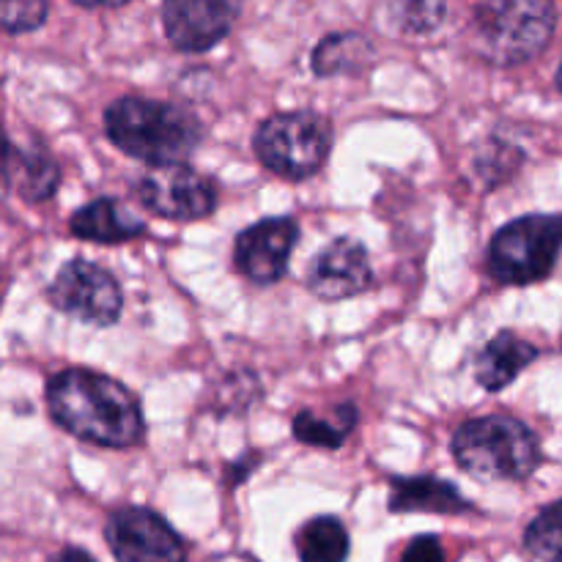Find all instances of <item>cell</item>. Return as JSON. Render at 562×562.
Listing matches in <instances>:
<instances>
[{
  "label": "cell",
  "mask_w": 562,
  "mask_h": 562,
  "mask_svg": "<svg viewBox=\"0 0 562 562\" xmlns=\"http://www.w3.org/2000/svg\"><path fill=\"white\" fill-rule=\"evenodd\" d=\"M44 401L55 426L80 442L124 450L143 442L140 398L119 379L88 368H64L44 387Z\"/></svg>",
  "instance_id": "1"
},
{
  "label": "cell",
  "mask_w": 562,
  "mask_h": 562,
  "mask_svg": "<svg viewBox=\"0 0 562 562\" xmlns=\"http://www.w3.org/2000/svg\"><path fill=\"white\" fill-rule=\"evenodd\" d=\"M104 135L126 157L159 165L184 162L203 140L198 115L179 104L146 97H121L104 110Z\"/></svg>",
  "instance_id": "2"
},
{
  "label": "cell",
  "mask_w": 562,
  "mask_h": 562,
  "mask_svg": "<svg viewBox=\"0 0 562 562\" xmlns=\"http://www.w3.org/2000/svg\"><path fill=\"white\" fill-rule=\"evenodd\" d=\"M450 453L461 472L481 483H521L541 467V439L508 415L472 417L456 428Z\"/></svg>",
  "instance_id": "3"
},
{
  "label": "cell",
  "mask_w": 562,
  "mask_h": 562,
  "mask_svg": "<svg viewBox=\"0 0 562 562\" xmlns=\"http://www.w3.org/2000/svg\"><path fill=\"white\" fill-rule=\"evenodd\" d=\"M472 44L494 66H521L547 49L558 9L543 0H492L472 11Z\"/></svg>",
  "instance_id": "4"
},
{
  "label": "cell",
  "mask_w": 562,
  "mask_h": 562,
  "mask_svg": "<svg viewBox=\"0 0 562 562\" xmlns=\"http://www.w3.org/2000/svg\"><path fill=\"white\" fill-rule=\"evenodd\" d=\"M560 252L562 214H525L492 236L486 269L499 285H536L554 272Z\"/></svg>",
  "instance_id": "5"
},
{
  "label": "cell",
  "mask_w": 562,
  "mask_h": 562,
  "mask_svg": "<svg viewBox=\"0 0 562 562\" xmlns=\"http://www.w3.org/2000/svg\"><path fill=\"white\" fill-rule=\"evenodd\" d=\"M333 148V124L316 110L274 113L252 135L258 162L274 176L302 181L324 168Z\"/></svg>",
  "instance_id": "6"
},
{
  "label": "cell",
  "mask_w": 562,
  "mask_h": 562,
  "mask_svg": "<svg viewBox=\"0 0 562 562\" xmlns=\"http://www.w3.org/2000/svg\"><path fill=\"white\" fill-rule=\"evenodd\" d=\"M44 296L58 313L99 329L113 327L124 311V291L115 274L80 256L58 269Z\"/></svg>",
  "instance_id": "7"
},
{
  "label": "cell",
  "mask_w": 562,
  "mask_h": 562,
  "mask_svg": "<svg viewBox=\"0 0 562 562\" xmlns=\"http://www.w3.org/2000/svg\"><path fill=\"white\" fill-rule=\"evenodd\" d=\"M135 198L143 209L162 220L195 223L212 217L217 209V187L209 176L187 162L148 168L135 181Z\"/></svg>",
  "instance_id": "8"
},
{
  "label": "cell",
  "mask_w": 562,
  "mask_h": 562,
  "mask_svg": "<svg viewBox=\"0 0 562 562\" xmlns=\"http://www.w3.org/2000/svg\"><path fill=\"white\" fill-rule=\"evenodd\" d=\"M104 541L115 562H187V543L157 510L124 505L110 514Z\"/></svg>",
  "instance_id": "9"
},
{
  "label": "cell",
  "mask_w": 562,
  "mask_h": 562,
  "mask_svg": "<svg viewBox=\"0 0 562 562\" xmlns=\"http://www.w3.org/2000/svg\"><path fill=\"white\" fill-rule=\"evenodd\" d=\"M300 241L294 217H267L239 231L234 241V267L256 285H272L289 272L291 252Z\"/></svg>",
  "instance_id": "10"
},
{
  "label": "cell",
  "mask_w": 562,
  "mask_h": 562,
  "mask_svg": "<svg viewBox=\"0 0 562 562\" xmlns=\"http://www.w3.org/2000/svg\"><path fill=\"white\" fill-rule=\"evenodd\" d=\"M376 283L368 247L351 236H338L311 261L305 285L324 302H340L362 294Z\"/></svg>",
  "instance_id": "11"
},
{
  "label": "cell",
  "mask_w": 562,
  "mask_h": 562,
  "mask_svg": "<svg viewBox=\"0 0 562 562\" xmlns=\"http://www.w3.org/2000/svg\"><path fill=\"white\" fill-rule=\"evenodd\" d=\"M241 5L225 0H168L162 27L179 53H209L231 33Z\"/></svg>",
  "instance_id": "12"
},
{
  "label": "cell",
  "mask_w": 562,
  "mask_h": 562,
  "mask_svg": "<svg viewBox=\"0 0 562 562\" xmlns=\"http://www.w3.org/2000/svg\"><path fill=\"white\" fill-rule=\"evenodd\" d=\"M5 192L16 190L25 203H42L58 192L60 165L44 146L16 148L14 140L5 143L3 165Z\"/></svg>",
  "instance_id": "13"
},
{
  "label": "cell",
  "mask_w": 562,
  "mask_h": 562,
  "mask_svg": "<svg viewBox=\"0 0 562 562\" xmlns=\"http://www.w3.org/2000/svg\"><path fill=\"white\" fill-rule=\"evenodd\" d=\"M390 514H470L472 503L450 481L434 475H398L390 481Z\"/></svg>",
  "instance_id": "14"
},
{
  "label": "cell",
  "mask_w": 562,
  "mask_h": 562,
  "mask_svg": "<svg viewBox=\"0 0 562 562\" xmlns=\"http://www.w3.org/2000/svg\"><path fill=\"white\" fill-rule=\"evenodd\" d=\"M538 346L519 338L514 329H499L492 340L481 349L475 360V382L486 393H499L519 379L525 368L538 360Z\"/></svg>",
  "instance_id": "15"
},
{
  "label": "cell",
  "mask_w": 562,
  "mask_h": 562,
  "mask_svg": "<svg viewBox=\"0 0 562 562\" xmlns=\"http://www.w3.org/2000/svg\"><path fill=\"white\" fill-rule=\"evenodd\" d=\"M69 231L77 239L93 241V245H124L146 234V223L126 212L113 198H97L71 214Z\"/></svg>",
  "instance_id": "16"
},
{
  "label": "cell",
  "mask_w": 562,
  "mask_h": 562,
  "mask_svg": "<svg viewBox=\"0 0 562 562\" xmlns=\"http://www.w3.org/2000/svg\"><path fill=\"white\" fill-rule=\"evenodd\" d=\"M376 58L371 38L357 31H338L324 36L311 53V69L316 77L360 75Z\"/></svg>",
  "instance_id": "17"
},
{
  "label": "cell",
  "mask_w": 562,
  "mask_h": 562,
  "mask_svg": "<svg viewBox=\"0 0 562 562\" xmlns=\"http://www.w3.org/2000/svg\"><path fill=\"white\" fill-rule=\"evenodd\" d=\"M360 412L355 401H340L329 415H316L311 409H302L291 423V431L302 445L322 450H338L349 442L351 431L357 428Z\"/></svg>",
  "instance_id": "18"
},
{
  "label": "cell",
  "mask_w": 562,
  "mask_h": 562,
  "mask_svg": "<svg viewBox=\"0 0 562 562\" xmlns=\"http://www.w3.org/2000/svg\"><path fill=\"white\" fill-rule=\"evenodd\" d=\"M349 549V530L338 516H316L296 532L300 562H346Z\"/></svg>",
  "instance_id": "19"
},
{
  "label": "cell",
  "mask_w": 562,
  "mask_h": 562,
  "mask_svg": "<svg viewBox=\"0 0 562 562\" xmlns=\"http://www.w3.org/2000/svg\"><path fill=\"white\" fill-rule=\"evenodd\" d=\"M382 14H390V33L398 36H428L439 31L448 16V5L434 3V0H409V3H390L384 5Z\"/></svg>",
  "instance_id": "20"
},
{
  "label": "cell",
  "mask_w": 562,
  "mask_h": 562,
  "mask_svg": "<svg viewBox=\"0 0 562 562\" xmlns=\"http://www.w3.org/2000/svg\"><path fill=\"white\" fill-rule=\"evenodd\" d=\"M525 549L541 562H562V499L527 525Z\"/></svg>",
  "instance_id": "21"
},
{
  "label": "cell",
  "mask_w": 562,
  "mask_h": 562,
  "mask_svg": "<svg viewBox=\"0 0 562 562\" xmlns=\"http://www.w3.org/2000/svg\"><path fill=\"white\" fill-rule=\"evenodd\" d=\"M47 14V3H5L0 9V22H3V31L9 36H16V33H31L42 27Z\"/></svg>",
  "instance_id": "22"
},
{
  "label": "cell",
  "mask_w": 562,
  "mask_h": 562,
  "mask_svg": "<svg viewBox=\"0 0 562 562\" xmlns=\"http://www.w3.org/2000/svg\"><path fill=\"white\" fill-rule=\"evenodd\" d=\"M401 562H448V552L437 536H417L406 543Z\"/></svg>",
  "instance_id": "23"
},
{
  "label": "cell",
  "mask_w": 562,
  "mask_h": 562,
  "mask_svg": "<svg viewBox=\"0 0 562 562\" xmlns=\"http://www.w3.org/2000/svg\"><path fill=\"white\" fill-rule=\"evenodd\" d=\"M258 464H261V461H258V453H247V456H241V459H236L234 464H228L231 486H239V483H245Z\"/></svg>",
  "instance_id": "24"
},
{
  "label": "cell",
  "mask_w": 562,
  "mask_h": 562,
  "mask_svg": "<svg viewBox=\"0 0 562 562\" xmlns=\"http://www.w3.org/2000/svg\"><path fill=\"white\" fill-rule=\"evenodd\" d=\"M49 562H97V560H93L88 552H82V549L69 547V549H64V552L55 554V558Z\"/></svg>",
  "instance_id": "25"
},
{
  "label": "cell",
  "mask_w": 562,
  "mask_h": 562,
  "mask_svg": "<svg viewBox=\"0 0 562 562\" xmlns=\"http://www.w3.org/2000/svg\"><path fill=\"white\" fill-rule=\"evenodd\" d=\"M554 86H558V91L562 93V60H560V69H558V75H554Z\"/></svg>",
  "instance_id": "26"
}]
</instances>
